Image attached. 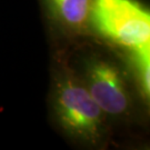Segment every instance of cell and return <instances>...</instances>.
Returning a JSON list of instances; mask_svg holds the SVG:
<instances>
[{
  "label": "cell",
  "instance_id": "cell-2",
  "mask_svg": "<svg viewBox=\"0 0 150 150\" xmlns=\"http://www.w3.org/2000/svg\"><path fill=\"white\" fill-rule=\"evenodd\" d=\"M56 111L61 125L70 134L87 140H95L100 136L102 110L86 87L72 78L59 81Z\"/></svg>",
  "mask_w": 150,
  "mask_h": 150
},
{
  "label": "cell",
  "instance_id": "cell-3",
  "mask_svg": "<svg viewBox=\"0 0 150 150\" xmlns=\"http://www.w3.org/2000/svg\"><path fill=\"white\" fill-rule=\"evenodd\" d=\"M88 87L102 112L121 115L128 108V96L118 69L109 62L97 60L88 66Z\"/></svg>",
  "mask_w": 150,
  "mask_h": 150
},
{
  "label": "cell",
  "instance_id": "cell-5",
  "mask_svg": "<svg viewBox=\"0 0 150 150\" xmlns=\"http://www.w3.org/2000/svg\"><path fill=\"white\" fill-rule=\"evenodd\" d=\"M134 56L138 66V72L140 75V81L144 93L149 96L150 91V46L134 50Z\"/></svg>",
  "mask_w": 150,
  "mask_h": 150
},
{
  "label": "cell",
  "instance_id": "cell-1",
  "mask_svg": "<svg viewBox=\"0 0 150 150\" xmlns=\"http://www.w3.org/2000/svg\"><path fill=\"white\" fill-rule=\"evenodd\" d=\"M93 21L103 36L132 50L150 46V15L134 0H93Z\"/></svg>",
  "mask_w": 150,
  "mask_h": 150
},
{
  "label": "cell",
  "instance_id": "cell-4",
  "mask_svg": "<svg viewBox=\"0 0 150 150\" xmlns=\"http://www.w3.org/2000/svg\"><path fill=\"white\" fill-rule=\"evenodd\" d=\"M60 20L71 27H80L87 21L91 0H48Z\"/></svg>",
  "mask_w": 150,
  "mask_h": 150
}]
</instances>
